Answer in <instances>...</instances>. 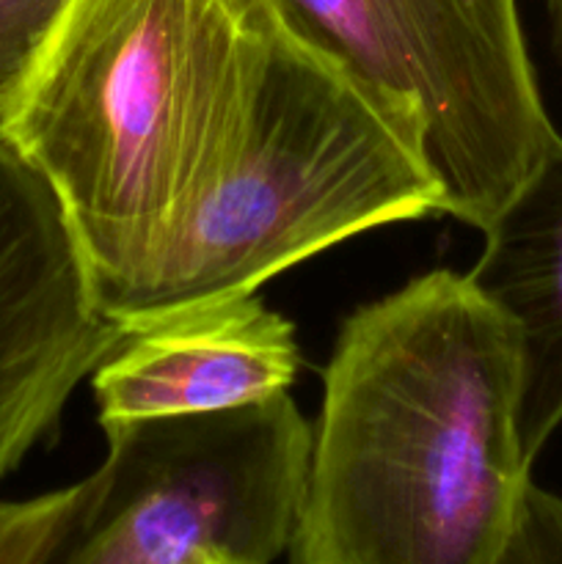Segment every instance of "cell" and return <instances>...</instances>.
I'll return each mask as SVG.
<instances>
[{
	"label": "cell",
	"instance_id": "cell-12",
	"mask_svg": "<svg viewBox=\"0 0 562 564\" xmlns=\"http://www.w3.org/2000/svg\"><path fill=\"white\" fill-rule=\"evenodd\" d=\"M549 6V17H551V28H554V44L560 50L562 58V0H545Z\"/></svg>",
	"mask_w": 562,
	"mask_h": 564
},
{
	"label": "cell",
	"instance_id": "cell-5",
	"mask_svg": "<svg viewBox=\"0 0 562 564\" xmlns=\"http://www.w3.org/2000/svg\"><path fill=\"white\" fill-rule=\"evenodd\" d=\"M102 430L99 490L53 564H193L207 551L273 564L287 554L312 441L290 394Z\"/></svg>",
	"mask_w": 562,
	"mask_h": 564
},
{
	"label": "cell",
	"instance_id": "cell-11",
	"mask_svg": "<svg viewBox=\"0 0 562 564\" xmlns=\"http://www.w3.org/2000/svg\"><path fill=\"white\" fill-rule=\"evenodd\" d=\"M501 564H562V496L529 482Z\"/></svg>",
	"mask_w": 562,
	"mask_h": 564
},
{
	"label": "cell",
	"instance_id": "cell-13",
	"mask_svg": "<svg viewBox=\"0 0 562 564\" xmlns=\"http://www.w3.org/2000/svg\"><path fill=\"white\" fill-rule=\"evenodd\" d=\"M193 564H246V562L235 560V556H229V554H220V551H207V554L198 556Z\"/></svg>",
	"mask_w": 562,
	"mask_h": 564
},
{
	"label": "cell",
	"instance_id": "cell-10",
	"mask_svg": "<svg viewBox=\"0 0 562 564\" xmlns=\"http://www.w3.org/2000/svg\"><path fill=\"white\" fill-rule=\"evenodd\" d=\"M69 0H0V110L31 72Z\"/></svg>",
	"mask_w": 562,
	"mask_h": 564
},
{
	"label": "cell",
	"instance_id": "cell-4",
	"mask_svg": "<svg viewBox=\"0 0 562 564\" xmlns=\"http://www.w3.org/2000/svg\"><path fill=\"white\" fill-rule=\"evenodd\" d=\"M422 132L441 215L483 231L560 138L516 0H253Z\"/></svg>",
	"mask_w": 562,
	"mask_h": 564
},
{
	"label": "cell",
	"instance_id": "cell-1",
	"mask_svg": "<svg viewBox=\"0 0 562 564\" xmlns=\"http://www.w3.org/2000/svg\"><path fill=\"white\" fill-rule=\"evenodd\" d=\"M529 468L518 345L468 275L356 308L323 375L290 564H501Z\"/></svg>",
	"mask_w": 562,
	"mask_h": 564
},
{
	"label": "cell",
	"instance_id": "cell-7",
	"mask_svg": "<svg viewBox=\"0 0 562 564\" xmlns=\"http://www.w3.org/2000/svg\"><path fill=\"white\" fill-rule=\"evenodd\" d=\"M125 328L91 372L99 424L259 405L287 394L301 367L292 323L253 292Z\"/></svg>",
	"mask_w": 562,
	"mask_h": 564
},
{
	"label": "cell",
	"instance_id": "cell-2",
	"mask_svg": "<svg viewBox=\"0 0 562 564\" xmlns=\"http://www.w3.org/2000/svg\"><path fill=\"white\" fill-rule=\"evenodd\" d=\"M268 39L253 0H69L0 110V132L58 196L108 317L207 185Z\"/></svg>",
	"mask_w": 562,
	"mask_h": 564
},
{
	"label": "cell",
	"instance_id": "cell-3",
	"mask_svg": "<svg viewBox=\"0 0 562 564\" xmlns=\"http://www.w3.org/2000/svg\"><path fill=\"white\" fill-rule=\"evenodd\" d=\"M441 213L422 132L350 72L281 33L180 229L110 317L251 295L342 240Z\"/></svg>",
	"mask_w": 562,
	"mask_h": 564
},
{
	"label": "cell",
	"instance_id": "cell-8",
	"mask_svg": "<svg viewBox=\"0 0 562 564\" xmlns=\"http://www.w3.org/2000/svg\"><path fill=\"white\" fill-rule=\"evenodd\" d=\"M468 281L518 345V438L529 463L562 424V135L483 229Z\"/></svg>",
	"mask_w": 562,
	"mask_h": 564
},
{
	"label": "cell",
	"instance_id": "cell-9",
	"mask_svg": "<svg viewBox=\"0 0 562 564\" xmlns=\"http://www.w3.org/2000/svg\"><path fill=\"white\" fill-rule=\"evenodd\" d=\"M99 474L33 499H0V564H53L86 518Z\"/></svg>",
	"mask_w": 562,
	"mask_h": 564
},
{
	"label": "cell",
	"instance_id": "cell-6",
	"mask_svg": "<svg viewBox=\"0 0 562 564\" xmlns=\"http://www.w3.org/2000/svg\"><path fill=\"white\" fill-rule=\"evenodd\" d=\"M125 330L50 182L0 132V482Z\"/></svg>",
	"mask_w": 562,
	"mask_h": 564
}]
</instances>
